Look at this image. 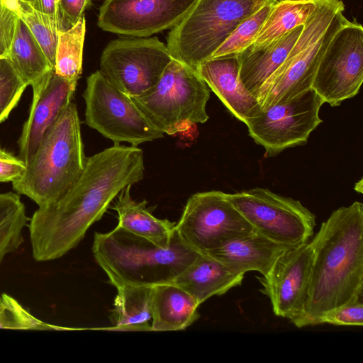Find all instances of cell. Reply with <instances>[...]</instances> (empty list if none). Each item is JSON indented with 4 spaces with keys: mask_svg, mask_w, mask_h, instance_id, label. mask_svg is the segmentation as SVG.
Segmentation results:
<instances>
[{
    "mask_svg": "<svg viewBox=\"0 0 363 363\" xmlns=\"http://www.w3.org/2000/svg\"><path fill=\"white\" fill-rule=\"evenodd\" d=\"M313 249L308 242L290 247L275 261L266 275L257 276L260 291L271 303L274 313L294 323L303 314L308 298Z\"/></svg>",
    "mask_w": 363,
    "mask_h": 363,
    "instance_id": "15",
    "label": "cell"
},
{
    "mask_svg": "<svg viewBox=\"0 0 363 363\" xmlns=\"http://www.w3.org/2000/svg\"><path fill=\"white\" fill-rule=\"evenodd\" d=\"M225 196L257 233L274 242L294 247L313 235L315 216L298 200L259 187Z\"/></svg>",
    "mask_w": 363,
    "mask_h": 363,
    "instance_id": "9",
    "label": "cell"
},
{
    "mask_svg": "<svg viewBox=\"0 0 363 363\" xmlns=\"http://www.w3.org/2000/svg\"><path fill=\"white\" fill-rule=\"evenodd\" d=\"M21 19L33 33L54 69L58 40L56 23L50 16L22 0H1Z\"/></svg>",
    "mask_w": 363,
    "mask_h": 363,
    "instance_id": "28",
    "label": "cell"
},
{
    "mask_svg": "<svg viewBox=\"0 0 363 363\" xmlns=\"http://www.w3.org/2000/svg\"><path fill=\"white\" fill-rule=\"evenodd\" d=\"M57 0H37V9L48 15L56 23V6Z\"/></svg>",
    "mask_w": 363,
    "mask_h": 363,
    "instance_id": "36",
    "label": "cell"
},
{
    "mask_svg": "<svg viewBox=\"0 0 363 363\" xmlns=\"http://www.w3.org/2000/svg\"><path fill=\"white\" fill-rule=\"evenodd\" d=\"M82 96L85 123L114 145L125 142L138 146L164 137L133 99L108 82L100 70L86 78Z\"/></svg>",
    "mask_w": 363,
    "mask_h": 363,
    "instance_id": "8",
    "label": "cell"
},
{
    "mask_svg": "<svg viewBox=\"0 0 363 363\" xmlns=\"http://www.w3.org/2000/svg\"><path fill=\"white\" fill-rule=\"evenodd\" d=\"M272 0H197L167 37L172 57L197 72L233 30Z\"/></svg>",
    "mask_w": 363,
    "mask_h": 363,
    "instance_id": "6",
    "label": "cell"
},
{
    "mask_svg": "<svg viewBox=\"0 0 363 363\" xmlns=\"http://www.w3.org/2000/svg\"><path fill=\"white\" fill-rule=\"evenodd\" d=\"M342 0H320L282 65L267 81L261 109L291 100L311 89L320 60L335 33L348 21Z\"/></svg>",
    "mask_w": 363,
    "mask_h": 363,
    "instance_id": "5",
    "label": "cell"
},
{
    "mask_svg": "<svg viewBox=\"0 0 363 363\" xmlns=\"http://www.w3.org/2000/svg\"><path fill=\"white\" fill-rule=\"evenodd\" d=\"M225 194L208 191L191 195L175 225L180 238L201 254L255 231Z\"/></svg>",
    "mask_w": 363,
    "mask_h": 363,
    "instance_id": "10",
    "label": "cell"
},
{
    "mask_svg": "<svg viewBox=\"0 0 363 363\" xmlns=\"http://www.w3.org/2000/svg\"><path fill=\"white\" fill-rule=\"evenodd\" d=\"M172 60L167 45L157 38H123L104 49L100 72L112 85L131 98L157 84Z\"/></svg>",
    "mask_w": 363,
    "mask_h": 363,
    "instance_id": "11",
    "label": "cell"
},
{
    "mask_svg": "<svg viewBox=\"0 0 363 363\" xmlns=\"http://www.w3.org/2000/svg\"><path fill=\"white\" fill-rule=\"evenodd\" d=\"M152 286L125 284L116 287L111 329L152 331L150 302Z\"/></svg>",
    "mask_w": 363,
    "mask_h": 363,
    "instance_id": "23",
    "label": "cell"
},
{
    "mask_svg": "<svg viewBox=\"0 0 363 363\" xmlns=\"http://www.w3.org/2000/svg\"><path fill=\"white\" fill-rule=\"evenodd\" d=\"M92 253L116 288L172 283L201 254L176 231L170 245L162 247L118 225L109 232L94 233Z\"/></svg>",
    "mask_w": 363,
    "mask_h": 363,
    "instance_id": "3",
    "label": "cell"
},
{
    "mask_svg": "<svg viewBox=\"0 0 363 363\" xmlns=\"http://www.w3.org/2000/svg\"><path fill=\"white\" fill-rule=\"evenodd\" d=\"M120 193L112 208L118 213V226L162 247H168L175 233L176 223L155 217L146 208L147 201L137 202L130 196V187Z\"/></svg>",
    "mask_w": 363,
    "mask_h": 363,
    "instance_id": "22",
    "label": "cell"
},
{
    "mask_svg": "<svg viewBox=\"0 0 363 363\" xmlns=\"http://www.w3.org/2000/svg\"><path fill=\"white\" fill-rule=\"evenodd\" d=\"M144 157L137 146L120 144L86 157L82 174L58 200L39 206L29 220L37 262L59 259L76 247L127 186L143 179Z\"/></svg>",
    "mask_w": 363,
    "mask_h": 363,
    "instance_id": "1",
    "label": "cell"
},
{
    "mask_svg": "<svg viewBox=\"0 0 363 363\" xmlns=\"http://www.w3.org/2000/svg\"><path fill=\"white\" fill-rule=\"evenodd\" d=\"M363 81V27L348 20L333 35L318 63L313 89L331 106L357 95Z\"/></svg>",
    "mask_w": 363,
    "mask_h": 363,
    "instance_id": "13",
    "label": "cell"
},
{
    "mask_svg": "<svg viewBox=\"0 0 363 363\" xmlns=\"http://www.w3.org/2000/svg\"><path fill=\"white\" fill-rule=\"evenodd\" d=\"M0 329L10 330H67L45 323L35 318L16 299L7 294L0 295Z\"/></svg>",
    "mask_w": 363,
    "mask_h": 363,
    "instance_id": "30",
    "label": "cell"
},
{
    "mask_svg": "<svg viewBox=\"0 0 363 363\" xmlns=\"http://www.w3.org/2000/svg\"><path fill=\"white\" fill-rule=\"evenodd\" d=\"M303 26L295 28L265 45L257 48L248 47L238 54L240 79L257 99L264 84L287 57Z\"/></svg>",
    "mask_w": 363,
    "mask_h": 363,
    "instance_id": "19",
    "label": "cell"
},
{
    "mask_svg": "<svg viewBox=\"0 0 363 363\" xmlns=\"http://www.w3.org/2000/svg\"><path fill=\"white\" fill-rule=\"evenodd\" d=\"M323 104L310 89L288 101L261 110L245 124L249 135L264 147L265 156L274 157L307 143L312 131L323 122L319 111Z\"/></svg>",
    "mask_w": 363,
    "mask_h": 363,
    "instance_id": "12",
    "label": "cell"
},
{
    "mask_svg": "<svg viewBox=\"0 0 363 363\" xmlns=\"http://www.w3.org/2000/svg\"><path fill=\"white\" fill-rule=\"evenodd\" d=\"M289 247L255 231L231 240L206 255L237 272L245 274L247 272L256 271L264 276Z\"/></svg>",
    "mask_w": 363,
    "mask_h": 363,
    "instance_id": "18",
    "label": "cell"
},
{
    "mask_svg": "<svg viewBox=\"0 0 363 363\" xmlns=\"http://www.w3.org/2000/svg\"><path fill=\"white\" fill-rule=\"evenodd\" d=\"M8 58L27 86H32L53 69L40 44L19 18Z\"/></svg>",
    "mask_w": 363,
    "mask_h": 363,
    "instance_id": "24",
    "label": "cell"
},
{
    "mask_svg": "<svg viewBox=\"0 0 363 363\" xmlns=\"http://www.w3.org/2000/svg\"><path fill=\"white\" fill-rule=\"evenodd\" d=\"M85 33L84 16L70 29L58 32L54 70L74 85L77 84L82 73Z\"/></svg>",
    "mask_w": 363,
    "mask_h": 363,
    "instance_id": "27",
    "label": "cell"
},
{
    "mask_svg": "<svg viewBox=\"0 0 363 363\" xmlns=\"http://www.w3.org/2000/svg\"><path fill=\"white\" fill-rule=\"evenodd\" d=\"M31 87L33 97L30 113L18 141L17 157L26 165L46 132L72 101L77 85L51 69Z\"/></svg>",
    "mask_w": 363,
    "mask_h": 363,
    "instance_id": "16",
    "label": "cell"
},
{
    "mask_svg": "<svg viewBox=\"0 0 363 363\" xmlns=\"http://www.w3.org/2000/svg\"><path fill=\"white\" fill-rule=\"evenodd\" d=\"M26 168L17 156L0 147V182H13L20 178Z\"/></svg>",
    "mask_w": 363,
    "mask_h": 363,
    "instance_id": "35",
    "label": "cell"
},
{
    "mask_svg": "<svg viewBox=\"0 0 363 363\" xmlns=\"http://www.w3.org/2000/svg\"><path fill=\"white\" fill-rule=\"evenodd\" d=\"M277 1L272 0L266 3L243 20L214 52L211 58L238 55L251 45Z\"/></svg>",
    "mask_w": 363,
    "mask_h": 363,
    "instance_id": "29",
    "label": "cell"
},
{
    "mask_svg": "<svg viewBox=\"0 0 363 363\" xmlns=\"http://www.w3.org/2000/svg\"><path fill=\"white\" fill-rule=\"evenodd\" d=\"M209 98L210 89L199 74L172 58L157 84L132 99L157 128L173 135L207 121Z\"/></svg>",
    "mask_w": 363,
    "mask_h": 363,
    "instance_id": "7",
    "label": "cell"
},
{
    "mask_svg": "<svg viewBox=\"0 0 363 363\" xmlns=\"http://www.w3.org/2000/svg\"><path fill=\"white\" fill-rule=\"evenodd\" d=\"M92 0H58L56 6V25L58 32L72 28L84 16Z\"/></svg>",
    "mask_w": 363,
    "mask_h": 363,
    "instance_id": "33",
    "label": "cell"
},
{
    "mask_svg": "<svg viewBox=\"0 0 363 363\" xmlns=\"http://www.w3.org/2000/svg\"><path fill=\"white\" fill-rule=\"evenodd\" d=\"M308 298L297 328L315 325L325 312L363 295V204L334 211L311 242Z\"/></svg>",
    "mask_w": 363,
    "mask_h": 363,
    "instance_id": "2",
    "label": "cell"
},
{
    "mask_svg": "<svg viewBox=\"0 0 363 363\" xmlns=\"http://www.w3.org/2000/svg\"><path fill=\"white\" fill-rule=\"evenodd\" d=\"M86 160L77 108L71 101L43 136L24 173L12 182L13 189L38 207L51 203L78 180Z\"/></svg>",
    "mask_w": 363,
    "mask_h": 363,
    "instance_id": "4",
    "label": "cell"
},
{
    "mask_svg": "<svg viewBox=\"0 0 363 363\" xmlns=\"http://www.w3.org/2000/svg\"><path fill=\"white\" fill-rule=\"evenodd\" d=\"M197 0H104L98 26L104 31L145 38L172 29Z\"/></svg>",
    "mask_w": 363,
    "mask_h": 363,
    "instance_id": "14",
    "label": "cell"
},
{
    "mask_svg": "<svg viewBox=\"0 0 363 363\" xmlns=\"http://www.w3.org/2000/svg\"><path fill=\"white\" fill-rule=\"evenodd\" d=\"M29 220L18 194H0V264L22 245L23 230Z\"/></svg>",
    "mask_w": 363,
    "mask_h": 363,
    "instance_id": "26",
    "label": "cell"
},
{
    "mask_svg": "<svg viewBox=\"0 0 363 363\" xmlns=\"http://www.w3.org/2000/svg\"><path fill=\"white\" fill-rule=\"evenodd\" d=\"M26 87L9 59L0 58V123L17 106Z\"/></svg>",
    "mask_w": 363,
    "mask_h": 363,
    "instance_id": "31",
    "label": "cell"
},
{
    "mask_svg": "<svg viewBox=\"0 0 363 363\" xmlns=\"http://www.w3.org/2000/svg\"><path fill=\"white\" fill-rule=\"evenodd\" d=\"M199 306L189 294L173 283L153 286L150 302L152 331L185 330L199 318Z\"/></svg>",
    "mask_w": 363,
    "mask_h": 363,
    "instance_id": "21",
    "label": "cell"
},
{
    "mask_svg": "<svg viewBox=\"0 0 363 363\" xmlns=\"http://www.w3.org/2000/svg\"><path fill=\"white\" fill-rule=\"evenodd\" d=\"M18 18L17 15L0 0V58L8 57Z\"/></svg>",
    "mask_w": 363,
    "mask_h": 363,
    "instance_id": "34",
    "label": "cell"
},
{
    "mask_svg": "<svg viewBox=\"0 0 363 363\" xmlns=\"http://www.w3.org/2000/svg\"><path fill=\"white\" fill-rule=\"evenodd\" d=\"M320 0H277L259 30L252 44L265 45L295 28L304 24Z\"/></svg>",
    "mask_w": 363,
    "mask_h": 363,
    "instance_id": "25",
    "label": "cell"
},
{
    "mask_svg": "<svg viewBox=\"0 0 363 363\" xmlns=\"http://www.w3.org/2000/svg\"><path fill=\"white\" fill-rule=\"evenodd\" d=\"M362 326L363 325L362 296H355L345 304L323 313L317 325Z\"/></svg>",
    "mask_w": 363,
    "mask_h": 363,
    "instance_id": "32",
    "label": "cell"
},
{
    "mask_svg": "<svg viewBox=\"0 0 363 363\" xmlns=\"http://www.w3.org/2000/svg\"><path fill=\"white\" fill-rule=\"evenodd\" d=\"M239 69L238 55H231L210 58L197 73L228 110L245 123L262 109L258 99L242 84Z\"/></svg>",
    "mask_w": 363,
    "mask_h": 363,
    "instance_id": "17",
    "label": "cell"
},
{
    "mask_svg": "<svg viewBox=\"0 0 363 363\" xmlns=\"http://www.w3.org/2000/svg\"><path fill=\"white\" fill-rule=\"evenodd\" d=\"M244 277L211 256L199 254L172 283L189 294L200 306L210 297L223 295L241 285Z\"/></svg>",
    "mask_w": 363,
    "mask_h": 363,
    "instance_id": "20",
    "label": "cell"
},
{
    "mask_svg": "<svg viewBox=\"0 0 363 363\" xmlns=\"http://www.w3.org/2000/svg\"><path fill=\"white\" fill-rule=\"evenodd\" d=\"M33 5L37 9V0H22Z\"/></svg>",
    "mask_w": 363,
    "mask_h": 363,
    "instance_id": "37",
    "label": "cell"
},
{
    "mask_svg": "<svg viewBox=\"0 0 363 363\" xmlns=\"http://www.w3.org/2000/svg\"><path fill=\"white\" fill-rule=\"evenodd\" d=\"M58 1V0H57Z\"/></svg>",
    "mask_w": 363,
    "mask_h": 363,
    "instance_id": "38",
    "label": "cell"
}]
</instances>
